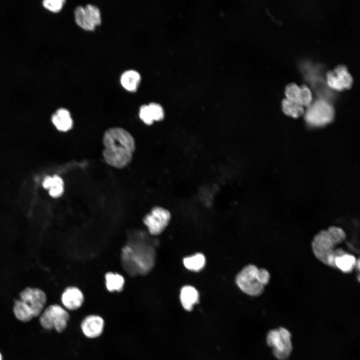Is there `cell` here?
<instances>
[{
    "instance_id": "1",
    "label": "cell",
    "mask_w": 360,
    "mask_h": 360,
    "mask_svg": "<svg viewBox=\"0 0 360 360\" xmlns=\"http://www.w3.org/2000/svg\"><path fill=\"white\" fill-rule=\"evenodd\" d=\"M144 232H133L121 252V262L131 276H145L154 268L156 260V243Z\"/></svg>"
},
{
    "instance_id": "2",
    "label": "cell",
    "mask_w": 360,
    "mask_h": 360,
    "mask_svg": "<svg viewBox=\"0 0 360 360\" xmlns=\"http://www.w3.org/2000/svg\"><path fill=\"white\" fill-rule=\"evenodd\" d=\"M103 156L110 166L123 168L132 161L136 148L134 140L126 130L118 127L106 130L103 137Z\"/></svg>"
},
{
    "instance_id": "3",
    "label": "cell",
    "mask_w": 360,
    "mask_h": 360,
    "mask_svg": "<svg viewBox=\"0 0 360 360\" xmlns=\"http://www.w3.org/2000/svg\"><path fill=\"white\" fill-rule=\"evenodd\" d=\"M346 234L341 228L330 226L319 232L313 238L312 248L316 258L323 264L334 268L335 258L345 252L343 249L336 246L342 243Z\"/></svg>"
},
{
    "instance_id": "4",
    "label": "cell",
    "mask_w": 360,
    "mask_h": 360,
    "mask_svg": "<svg viewBox=\"0 0 360 360\" xmlns=\"http://www.w3.org/2000/svg\"><path fill=\"white\" fill-rule=\"evenodd\" d=\"M47 301L46 293L42 290L26 287L20 294L13 306L14 314L19 320L26 322L40 316Z\"/></svg>"
},
{
    "instance_id": "5",
    "label": "cell",
    "mask_w": 360,
    "mask_h": 360,
    "mask_svg": "<svg viewBox=\"0 0 360 360\" xmlns=\"http://www.w3.org/2000/svg\"><path fill=\"white\" fill-rule=\"evenodd\" d=\"M270 280L269 272L252 264L245 266L237 274L236 282L240 289L250 296L262 294Z\"/></svg>"
},
{
    "instance_id": "6",
    "label": "cell",
    "mask_w": 360,
    "mask_h": 360,
    "mask_svg": "<svg viewBox=\"0 0 360 360\" xmlns=\"http://www.w3.org/2000/svg\"><path fill=\"white\" fill-rule=\"evenodd\" d=\"M70 320L68 310L58 304L50 305L40 316L41 326L47 330H55L58 332H64Z\"/></svg>"
},
{
    "instance_id": "7",
    "label": "cell",
    "mask_w": 360,
    "mask_h": 360,
    "mask_svg": "<svg viewBox=\"0 0 360 360\" xmlns=\"http://www.w3.org/2000/svg\"><path fill=\"white\" fill-rule=\"evenodd\" d=\"M291 337L290 332L284 327L268 332L267 344L272 348L273 354L278 360H285L290 356L292 350Z\"/></svg>"
},
{
    "instance_id": "8",
    "label": "cell",
    "mask_w": 360,
    "mask_h": 360,
    "mask_svg": "<svg viewBox=\"0 0 360 360\" xmlns=\"http://www.w3.org/2000/svg\"><path fill=\"white\" fill-rule=\"evenodd\" d=\"M334 116L332 106L325 100H318L308 106L304 118L308 125L319 127L331 122Z\"/></svg>"
},
{
    "instance_id": "9",
    "label": "cell",
    "mask_w": 360,
    "mask_h": 360,
    "mask_svg": "<svg viewBox=\"0 0 360 360\" xmlns=\"http://www.w3.org/2000/svg\"><path fill=\"white\" fill-rule=\"evenodd\" d=\"M171 218L170 212L160 206H155L145 216L143 222L149 234L156 236L160 234L168 224Z\"/></svg>"
},
{
    "instance_id": "10",
    "label": "cell",
    "mask_w": 360,
    "mask_h": 360,
    "mask_svg": "<svg viewBox=\"0 0 360 360\" xmlns=\"http://www.w3.org/2000/svg\"><path fill=\"white\" fill-rule=\"evenodd\" d=\"M328 84L331 88L342 90L351 88L352 78L344 65H338L334 70L326 74Z\"/></svg>"
},
{
    "instance_id": "11",
    "label": "cell",
    "mask_w": 360,
    "mask_h": 360,
    "mask_svg": "<svg viewBox=\"0 0 360 360\" xmlns=\"http://www.w3.org/2000/svg\"><path fill=\"white\" fill-rule=\"evenodd\" d=\"M105 328L104 318L100 315L91 314L85 316L80 322V328L83 335L89 339L100 336Z\"/></svg>"
},
{
    "instance_id": "12",
    "label": "cell",
    "mask_w": 360,
    "mask_h": 360,
    "mask_svg": "<svg viewBox=\"0 0 360 360\" xmlns=\"http://www.w3.org/2000/svg\"><path fill=\"white\" fill-rule=\"evenodd\" d=\"M84 296L80 289L76 286L67 287L61 296L62 306L68 311L80 309L84 304Z\"/></svg>"
},
{
    "instance_id": "13",
    "label": "cell",
    "mask_w": 360,
    "mask_h": 360,
    "mask_svg": "<svg viewBox=\"0 0 360 360\" xmlns=\"http://www.w3.org/2000/svg\"><path fill=\"white\" fill-rule=\"evenodd\" d=\"M52 120L56 128L62 132H67L72 128L73 120L70 112L60 108L52 116Z\"/></svg>"
},
{
    "instance_id": "14",
    "label": "cell",
    "mask_w": 360,
    "mask_h": 360,
    "mask_svg": "<svg viewBox=\"0 0 360 360\" xmlns=\"http://www.w3.org/2000/svg\"><path fill=\"white\" fill-rule=\"evenodd\" d=\"M199 293L192 286H184L180 292V300L183 308L188 311L192 310L194 306L199 300Z\"/></svg>"
},
{
    "instance_id": "15",
    "label": "cell",
    "mask_w": 360,
    "mask_h": 360,
    "mask_svg": "<svg viewBox=\"0 0 360 360\" xmlns=\"http://www.w3.org/2000/svg\"><path fill=\"white\" fill-rule=\"evenodd\" d=\"M140 80L141 76L140 74L134 70H128L124 71L120 78L122 86L126 90L130 92H134L137 90Z\"/></svg>"
},
{
    "instance_id": "16",
    "label": "cell",
    "mask_w": 360,
    "mask_h": 360,
    "mask_svg": "<svg viewBox=\"0 0 360 360\" xmlns=\"http://www.w3.org/2000/svg\"><path fill=\"white\" fill-rule=\"evenodd\" d=\"M43 186L48 190L50 195L54 198L60 197L64 192V183L62 179L57 175L46 177L42 183Z\"/></svg>"
},
{
    "instance_id": "17",
    "label": "cell",
    "mask_w": 360,
    "mask_h": 360,
    "mask_svg": "<svg viewBox=\"0 0 360 360\" xmlns=\"http://www.w3.org/2000/svg\"><path fill=\"white\" fill-rule=\"evenodd\" d=\"M359 259L347 252L338 256L334 260V268L344 273L352 272L356 268Z\"/></svg>"
},
{
    "instance_id": "18",
    "label": "cell",
    "mask_w": 360,
    "mask_h": 360,
    "mask_svg": "<svg viewBox=\"0 0 360 360\" xmlns=\"http://www.w3.org/2000/svg\"><path fill=\"white\" fill-rule=\"evenodd\" d=\"M106 286L110 292H120L124 288V278L118 273L108 272L105 274Z\"/></svg>"
},
{
    "instance_id": "19",
    "label": "cell",
    "mask_w": 360,
    "mask_h": 360,
    "mask_svg": "<svg viewBox=\"0 0 360 360\" xmlns=\"http://www.w3.org/2000/svg\"><path fill=\"white\" fill-rule=\"evenodd\" d=\"M206 258L202 253H196L186 257L183 260V264L188 270L193 272L201 270L206 264Z\"/></svg>"
},
{
    "instance_id": "20",
    "label": "cell",
    "mask_w": 360,
    "mask_h": 360,
    "mask_svg": "<svg viewBox=\"0 0 360 360\" xmlns=\"http://www.w3.org/2000/svg\"><path fill=\"white\" fill-rule=\"evenodd\" d=\"M74 20L76 24L86 31H93L95 28L88 22L84 9V6H78L74 12Z\"/></svg>"
},
{
    "instance_id": "21",
    "label": "cell",
    "mask_w": 360,
    "mask_h": 360,
    "mask_svg": "<svg viewBox=\"0 0 360 360\" xmlns=\"http://www.w3.org/2000/svg\"><path fill=\"white\" fill-rule=\"evenodd\" d=\"M282 108L288 116L297 118L304 114L303 106L284 98L282 102Z\"/></svg>"
},
{
    "instance_id": "22",
    "label": "cell",
    "mask_w": 360,
    "mask_h": 360,
    "mask_svg": "<svg viewBox=\"0 0 360 360\" xmlns=\"http://www.w3.org/2000/svg\"><path fill=\"white\" fill-rule=\"evenodd\" d=\"M86 18L90 23L96 28L102 22L100 9L92 4H88L84 7Z\"/></svg>"
},
{
    "instance_id": "23",
    "label": "cell",
    "mask_w": 360,
    "mask_h": 360,
    "mask_svg": "<svg viewBox=\"0 0 360 360\" xmlns=\"http://www.w3.org/2000/svg\"><path fill=\"white\" fill-rule=\"evenodd\" d=\"M285 94L286 99L298 104L300 94V86L294 83L288 84L286 88Z\"/></svg>"
},
{
    "instance_id": "24",
    "label": "cell",
    "mask_w": 360,
    "mask_h": 360,
    "mask_svg": "<svg viewBox=\"0 0 360 360\" xmlns=\"http://www.w3.org/2000/svg\"><path fill=\"white\" fill-rule=\"evenodd\" d=\"M312 101V94L310 90L306 85L300 86L298 104L302 106H308Z\"/></svg>"
},
{
    "instance_id": "25",
    "label": "cell",
    "mask_w": 360,
    "mask_h": 360,
    "mask_svg": "<svg viewBox=\"0 0 360 360\" xmlns=\"http://www.w3.org/2000/svg\"><path fill=\"white\" fill-rule=\"evenodd\" d=\"M148 106L154 121H160L164 118V110L160 104L151 102Z\"/></svg>"
},
{
    "instance_id": "26",
    "label": "cell",
    "mask_w": 360,
    "mask_h": 360,
    "mask_svg": "<svg viewBox=\"0 0 360 360\" xmlns=\"http://www.w3.org/2000/svg\"><path fill=\"white\" fill-rule=\"evenodd\" d=\"M139 117L147 125H150L154 122L148 104L142 105L140 108Z\"/></svg>"
},
{
    "instance_id": "27",
    "label": "cell",
    "mask_w": 360,
    "mask_h": 360,
    "mask_svg": "<svg viewBox=\"0 0 360 360\" xmlns=\"http://www.w3.org/2000/svg\"><path fill=\"white\" fill-rule=\"evenodd\" d=\"M64 2L63 0H46L43 2V5L52 12H58L62 8Z\"/></svg>"
},
{
    "instance_id": "28",
    "label": "cell",
    "mask_w": 360,
    "mask_h": 360,
    "mask_svg": "<svg viewBox=\"0 0 360 360\" xmlns=\"http://www.w3.org/2000/svg\"><path fill=\"white\" fill-rule=\"evenodd\" d=\"M0 360H3L2 356V355L0 352Z\"/></svg>"
}]
</instances>
